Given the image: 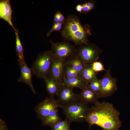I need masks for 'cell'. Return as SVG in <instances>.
Returning <instances> with one entry per match:
<instances>
[{
	"label": "cell",
	"mask_w": 130,
	"mask_h": 130,
	"mask_svg": "<svg viewBox=\"0 0 130 130\" xmlns=\"http://www.w3.org/2000/svg\"><path fill=\"white\" fill-rule=\"evenodd\" d=\"M120 115L112 103L98 101L90 108L85 121L90 127L96 125L103 130H119L122 125Z\"/></svg>",
	"instance_id": "6da1fadb"
},
{
	"label": "cell",
	"mask_w": 130,
	"mask_h": 130,
	"mask_svg": "<svg viewBox=\"0 0 130 130\" xmlns=\"http://www.w3.org/2000/svg\"><path fill=\"white\" fill-rule=\"evenodd\" d=\"M85 28L78 16L71 14L66 18L60 32L64 40L72 42L78 46L88 44Z\"/></svg>",
	"instance_id": "7a4b0ae2"
},
{
	"label": "cell",
	"mask_w": 130,
	"mask_h": 130,
	"mask_svg": "<svg viewBox=\"0 0 130 130\" xmlns=\"http://www.w3.org/2000/svg\"><path fill=\"white\" fill-rule=\"evenodd\" d=\"M54 57L51 51L39 53L31 68L33 74L43 79L47 76Z\"/></svg>",
	"instance_id": "3957f363"
},
{
	"label": "cell",
	"mask_w": 130,
	"mask_h": 130,
	"mask_svg": "<svg viewBox=\"0 0 130 130\" xmlns=\"http://www.w3.org/2000/svg\"><path fill=\"white\" fill-rule=\"evenodd\" d=\"M90 108L88 104L79 100L62 108L65 119L71 123L85 121Z\"/></svg>",
	"instance_id": "277c9868"
},
{
	"label": "cell",
	"mask_w": 130,
	"mask_h": 130,
	"mask_svg": "<svg viewBox=\"0 0 130 130\" xmlns=\"http://www.w3.org/2000/svg\"><path fill=\"white\" fill-rule=\"evenodd\" d=\"M51 44V50L55 57L66 61L72 57L77 54L75 45L71 44L70 42L64 40L54 42L50 40Z\"/></svg>",
	"instance_id": "5b68a950"
},
{
	"label": "cell",
	"mask_w": 130,
	"mask_h": 130,
	"mask_svg": "<svg viewBox=\"0 0 130 130\" xmlns=\"http://www.w3.org/2000/svg\"><path fill=\"white\" fill-rule=\"evenodd\" d=\"M111 65L100 79L101 89L100 98H104L112 95L117 90V79L112 77L110 74Z\"/></svg>",
	"instance_id": "8992f818"
},
{
	"label": "cell",
	"mask_w": 130,
	"mask_h": 130,
	"mask_svg": "<svg viewBox=\"0 0 130 130\" xmlns=\"http://www.w3.org/2000/svg\"><path fill=\"white\" fill-rule=\"evenodd\" d=\"M73 89L63 84L60 85L56 95L59 107L62 108L79 100V94L75 93Z\"/></svg>",
	"instance_id": "52a82bcc"
},
{
	"label": "cell",
	"mask_w": 130,
	"mask_h": 130,
	"mask_svg": "<svg viewBox=\"0 0 130 130\" xmlns=\"http://www.w3.org/2000/svg\"><path fill=\"white\" fill-rule=\"evenodd\" d=\"M76 48L77 55L85 64H91L99 58V52L94 45H82Z\"/></svg>",
	"instance_id": "ba28073f"
},
{
	"label": "cell",
	"mask_w": 130,
	"mask_h": 130,
	"mask_svg": "<svg viewBox=\"0 0 130 130\" xmlns=\"http://www.w3.org/2000/svg\"><path fill=\"white\" fill-rule=\"evenodd\" d=\"M59 107L56 100L54 97H49L45 99L37 105L35 110L37 118L42 120L50 113L51 110Z\"/></svg>",
	"instance_id": "9c48e42d"
},
{
	"label": "cell",
	"mask_w": 130,
	"mask_h": 130,
	"mask_svg": "<svg viewBox=\"0 0 130 130\" xmlns=\"http://www.w3.org/2000/svg\"><path fill=\"white\" fill-rule=\"evenodd\" d=\"M66 61L54 56L48 76L55 79L60 85L63 84Z\"/></svg>",
	"instance_id": "30bf717a"
},
{
	"label": "cell",
	"mask_w": 130,
	"mask_h": 130,
	"mask_svg": "<svg viewBox=\"0 0 130 130\" xmlns=\"http://www.w3.org/2000/svg\"><path fill=\"white\" fill-rule=\"evenodd\" d=\"M18 65L20 70V75L18 80L19 82L25 83L31 88L34 94L36 93L32 82V77L33 74L31 68H29L25 60L23 61L18 59Z\"/></svg>",
	"instance_id": "8fae6325"
},
{
	"label": "cell",
	"mask_w": 130,
	"mask_h": 130,
	"mask_svg": "<svg viewBox=\"0 0 130 130\" xmlns=\"http://www.w3.org/2000/svg\"><path fill=\"white\" fill-rule=\"evenodd\" d=\"M13 12L11 9L10 0H0V18L7 22L9 25L12 26L15 33L16 29L14 27L11 21Z\"/></svg>",
	"instance_id": "7c38bea8"
},
{
	"label": "cell",
	"mask_w": 130,
	"mask_h": 130,
	"mask_svg": "<svg viewBox=\"0 0 130 130\" xmlns=\"http://www.w3.org/2000/svg\"><path fill=\"white\" fill-rule=\"evenodd\" d=\"M78 94L79 100L88 104H94L98 101L99 98L98 95L87 86L82 89Z\"/></svg>",
	"instance_id": "4fadbf2b"
},
{
	"label": "cell",
	"mask_w": 130,
	"mask_h": 130,
	"mask_svg": "<svg viewBox=\"0 0 130 130\" xmlns=\"http://www.w3.org/2000/svg\"><path fill=\"white\" fill-rule=\"evenodd\" d=\"M98 73L93 69L91 64H86L80 73V77L88 84L97 78Z\"/></svg>",
	"instance_id": "5bb4252c"
},
{
	"label": "cell",
	"mask_w": 130,
	"mask_h": 130,
	"mask_svg": "<svg viewBox=\"0 0 130 130\" xmlns=\"http://www.w3.org/2000/svg\"><path fill=\"white\" fill-rule=\"evenodd\" d=\"M45 82L47 94L49 97H54L56 95L61 85L54 78L47 76L43 79Z\"/></svg>",
	"instance_id": "9a60e30c"
},
{
	"label": "cell",
	"mask_w": 130,
	"mask_h": 130,
	"mask_svg": "<svg viewBox=\"0 0 130 130\" xmlns=\"http://www.w3.org/2000/svg\"><path fill=\"white\" fill-rule=\"evenodd\" d=\"M61 120L58 114V108H56L52 110L49 115L42 120V125L52 127Z\"/></svg>",
	"instance_id": "2e32d148"
},
{
	"label": "cell",
	"mask_w": 130,
	"mask_h": 130,
	"mask_svg": "<svg viewBox=\"0 0 130 130\" xmlns=\"http://www.w3.org/2000/svg\"><path fill=\"white\" fill-rule=\"evenodd\" d=\"M63 84L72 89L77 88L81 90L86 87L88 84L80 77L64 78Z\"/></svg>",
	"instance_id": "e0dca14e"
},
{
	"label": "cell",
	"mask_w": 130,
	"mask_h": 130,
	"mask_svg": "<svg viewBox=\"0 0 130 130\" xmlns=\"http://www.w3.org/2000/svg\"><path fill=\"white\" fill-rule=\"evenodd\" d=\"M65 64L70 65L79 74L85 64L77 54L67 59Z\"/></svg>",
	"instance_id": "ac0fdd59"
},
{
	"label": "cell",
	"mask_w": 130,
	"mask_h": 130,
	"mask_svg": "<svg viewBox=\"0 0 130 130\" xmlns=\"http://www.w3.org/2000/svg\"><path fill=\"white\" fill-rule=\"evenodd\" d=\"M16 29V51L18 59L23 61H25L24 56V50L22 44L19 34V31Z\"/></svg>",
	"instance_id": "d6986e66"
},
{
	"label": "cell",
	"mask_w": 130,
	"mask_h": 130,
	"mask_svg": "<svg viewBox=\"0 0 130 130\" xmlns=\"http://www.w3.org/2000/svg\"><path fill=\"white\" fill-rule=\"evenodd\" d=\"M64 78H68L80 77V74L70 65L65 64L63 74Z\"/></svg>",
	"instance_id": "ffe728a7"
},
{
	"label": "cell",
	"mask_w": 130,
	"mask_h": 130,
	"mask_svg": "<svg viewBox=\"0 0 130 130\" xmlns=\"http://www.w3.org/2000/svg\"><path fill=\"white\" fill-rule=\"evenodd\" d=\"M88 86L98 96L99 98V93L101 89V83L100 79L97 78L87 84Z\"/></svg>",
	"instance_id": "44dd1931"
},
{
	"label": "cell",
	"mask_w": 130,
	"mask_h": 130,
	"mask_svg": "<svg viewBox=\"0 0 130 130\" xmlns=\"http://www.w3.org/2000/svg\"><path fill=\"white\" fill-rule=\"evenodd\" d=\"M70 123L66 119L61 120L52 126V130H61L69 128Z\"/></svg>",
	"instance_id": "7402d4cb"
},
{
	"label": "cell",
	"mask_w": 130,
	"mask_h": 130,
	"mask_svg": "<svg viewBox=\"0 0 130 130\" xmlns=\"http://www.w3.org/2000/svg\"><path fill=\"white\" fill-rule=\"evenodd\" d=\"M91 64L93 69L96 72L106 71L102 63L100 61H95Z\"/></svg>",
	"instance_id": "603a6c76"
},
{
	"label": "cell",
	"mask_w": 130,
	"mask_h": 130,
	"mask_svg": "<svg viewBox=\"0 0 130 130\" xmlns=\"http://www.w3.org/2000/svg\"><path fill=\"white\" fill-rule=\"evenodd\" d=\"M63 26V23L60 22H54L52 27L50 30L47 33V37H49L51 33L55 31H60L61 30Z\"/></svg>",
	"instance_id": "cb8c5ba5"
},
{
	"label": "cell",
	"mask_w": 130,
	"mask_h": 130,
	"mask_svg": "<svg viewBox=\"0 0 130 130\" xmlns=\"http://www.w3.org/2000/svg\"><path fill=\"white\" fill-rule=\"evenodd\" d=\"M56 13L58 17L59 22H61L63 24L66 19L63 14L59 10H58Z\"/></svg>",
	"instance_id": "d4e9b609"
},
{
	"label": "cell",
	"mask_w": 130,
	"mask_h": 130,
	"mask_svg": "<svg viewBox=\"0 0 130 130\" xmlns=\"http://www.w3.org/2000/svg\"><path fill=\"white\" fill-rule=\"evenodd\" d=\"M0 130H8L5 122L1 119H0Z\"/></svg>",
	"instance_id": "484cf974"
},
{
	"label": "cell",
	"mask_w": 130,
	"mask_h": 130,
	"mask_svg": "<svg viewBox=\"0 0 130 130\" xmlns=\"http://www.w3.org/2000/svg\"><path fill=\"white\" fill-rule=\"evenodd\" d=\"M83 9L82 4H80L77 5L76 7V9L78 13H81Z\"/></svg>",
	"instance_id": "4316f807"
},
{
	"label": "cell",
	"mask_w": 130,
	"mask_h": 130,
	"mask_svg": "<svg viewBox=\"0 0 130 130\" xmlns=\"http://www.w3.org/2000/svg\"><path fill=\"white\" fill-rule=\"evenodd\" d=\"M61 130H70V127Z\"/></svg>",
	"instance_id": "83f0119b"
}]
</instances>
